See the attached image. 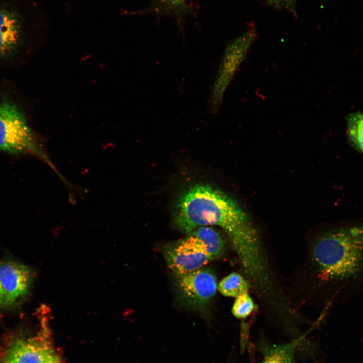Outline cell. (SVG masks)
Instances as JSON below:
<instances>
[{
    "label": "cell",
    "mask_w": 363,
    "mask_h": 363,
    "mask_svg": "<svg viewBox=\"0 0 363 363\" xmlns=\"http://www.w3.org/2000/svg\"><path fill=\"white\" fill-rule=\"evenodd\" d=\"M174 222L187 234L201 226L221 227L246 274H257L266 266L258 233L247 214L233 199L210 185L197 184L186 191L176 206Z\"/></svg>",
    "instance_id": "obj_1"
},
{
    "label": "cell",
    "mask_w": 363,
    "mask_h": 363,
    "mask_svg": "<svg viewBox=\"0 0 363 363\" xmlns=\"http://www.w3.org/2000/svg\"><path fill=\"white\" fill-rule=\"evenodd\" d=\"M311 254L331 299L344 302L363 292V220L343 222L321 233Z\"/></svg>",
    "instance_id": "obj_2"
},
{
    "label": "cell",
    "mask_w": 363,
    "mask_h": 363,
    "mask_svg": "<svg viewBox=\"0 0 363 363\" xmlns=\"http://www.w3.org/2000/svg\"><path fill=\"white\" fill-rule=\"evenodd\" d=\"M25 12L11 3H0V60L9 59L19 51L30 24L48 22L40 7Z\"/></svg>",
    "instance_id": "obj_3"
},
{
    "label": "cell",
    "mask_w": 363,
    "mask_h": 363,
    "mask_svg": "<svg viewBox=\"0 0 363 363\" xmlns=\"http://www.w3.org/2000/svg\"><path fill=\"white\" fill-rule=\"evenodd\" d=\"M0 152L40 154L22 112L12 102L5 100L0 101Z\"/></svg>",
    "instance_id": "obj_4"
},
{
    "label": "cell",
    "mask_w": 363,
    "mask_h": 363,
    "mask_svg": "<svg viewBox=\"0 0 363 363\" xmlns=\"http://www.w3.org/2000/svg\"><path fill=\"white\" fill-rule=\"evenodd\" d=\"M164 256L168 268L177 278L195 271L212 260L204 243L190 234L167 246Z\"/></svg>",
    "instance_id": "obj_5"
},
{
    "label": "cell",
    "mask_w": 363,
    "mask_h": 363,
    "mask_svg": "<svg viewBox=\"0 0 363 363\" xmlns=\"http://www.w3.org/2000/svg\"><path fill=\"white\" fill-rule=\"evenodd\" d=\"M43 319L39 333L32 337L12 338L0 350V363H43L54 349Z\"/></svg>",
    "instance_id": "obj_6"
},
{
    "label": "cell",
    "mask_w": 363,
    "mask_h": 363,
    "mask_svg": "<svg viewBox=\"0 0 363 363\" xmlns=\"http://www.w3.org/2000/svg\"><path fill=\"white\" fill-rule=\"evenodd\" d=\"M177 278L179 294L191 307L205 306L215 295L218 287L216 277L209 268L203 267Z\"/></svg>",
    "instance_id": "obj_7"
},
{
    "label": "cell",
    "mask_w": 363,
    "mask_h": 363,
    "mask_svg": "<svg viewBox=\"0 0 363 363\" xmlns=\"http://www.w3.org/2000/svg\"><path fill=\"white\" fill-rule=\"evenodd\" d=\"M33 278L32 270L24 264L13 261L0 264V283L7 307L16 304L28 293Z\"/></svg>",
    "instance_id": "obj_8"
},
{
    "label": "cell",
    "mask_w": 363,
    "mask_h": 363,
    "mask_svg": "<svg viewBox=\"0 0 363 363\" xmlns=\"http://www.w3.org/2000/svg\"><path fill=\"white\" fill-rule=\"evenodd\" d=\"M254 35L248 32L233 41L227 48L224 58L221 80V90H223L232 78L234 72L245 58L252 43Z\"/></svg>",
    "instance_id": "obj_9"
},
{
    "label": "cell",
    "mask_w": 363,
    "mask_h": 363,
    "mask_svg": "<svg viewBox=\"0 0 363 363\" xmlns=\"http://www.w3.org/2000/svg\"><path fill=\"white\" fill-rule=\"evenodd\" d=\"M304 338L302 336L288 343L279 345L262 343L263 359L260 363H295V351Z\"/></svg>",
    "instance_id": "obj_10"
},
{
    "label": "cell",
    "mask_w": 363,
    "mask_h": 363,
    "mask_svg": "<svg viewBox=\"0 0 363 363\" xmlns=\"http://www.w3.org/2000/svg\"><path fill=\"white\" fill-rule=\"evenodd\" d=\"M199 238L204 244L212 260L221 257L225 252V242L221 234L213 227L201 226L190 233Z\"/></svg>",
    "instance_id": "obj_11"
},
{
    "label": "cell",
    "mask_w": 363,
    "mask_h": 363,
    "mask_svg": "<svg viewBox=\"0 0 363 363\" xmlns=\"http://www.w3.org/2000/svg\"><path fill=\"white\" fill-rule=\"evenodd\" d=\"M249 287L243 276L236 272H232L220 282L217 289L224 296L237 297L247 293Z\"/></svg>",
    "instance_id": "obj_12"
},
{
    "label": "cell",
    "mask_w": 363,
    "mask_h": 363,
    "mask_svg": "<svg viewBox=\"0 0 363 363\" xmlns=\"http://www.w3.org/2000/svg\"><path fill=\"white\" fill-rule=\"evenodd\" d=\"M347 136L350 144L363 153V113L355 112L346 117Z\"/></svg>",
    "instance_id": "obj_13"
},
{
    "label": "cell",
    "mask_w": 363,
    "mask_h": 363,
    "mask_svg": "<svg viewBox=\"0 0 363 363\" xmlns=\"http://www.w3.org/2000/svg\"><path fill=\"white\" fill-rule=\"evenodd\" d=\"M254 302L248 293L239 295L234 302L231 312L237 319H245L253 311Z\"/></svg>",
    "instance_id": "obj_14"
},
{
    "label": "cell",
    "mask_w": 363,
    "mask_h": 363,
    "mask_svg": "<svg viewBox=\"0 0 363 363\" xmlns=\"http://www.w3.org/2000/svg\"><path fill=\"white\" fill-rule=\"evenodd\" d=\"M157 6L166 12L177 13L186 8V0H154Z\"/></svg>",
    "instance_id": "obj_15"
},
{
    "label": "cell",
    "mask_w": 363,
    "mask_h": 363,
    "mask_svg": "<svg viewBox=\"0 0 363 363\" xmlns=\"http://www.w3.org/2000/svg\"><path fill=\"white\" fill-rule=\"evenodd\" d=\"M43 363H62L59 356L53 349L47 356Z\"/></svg>",
    "instance_id": "obj_16"
},
{
    "label": "cell",
    "mask_w": 363,
    "mask_h": 363,
    "mask_svg": "<svg viewBox=\"0 0 363 363\" xmlns=\"http://www.w3.org/2000/svg\"><path fill=\"white\" fill-rule=\"evenodd\" d=\"M7 307L6 295L0 283V307Z\"/></svg>",
    "instance_id": "obj_17"
}]
</instances>
